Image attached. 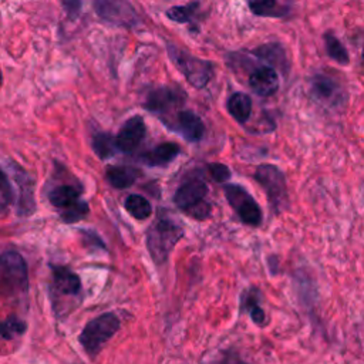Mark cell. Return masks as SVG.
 <instances>
[{
	"instance_id": "obj_18",
	"label": "cell",
	"mask_w": 364,
	"mask_h": 364,
	"mask_svg": "<svg viewBox=\"0 0 364 364\" xmlns=\"http://www.w3.org/2000/svg\"><path fill=\"white\" fill-rule=\"evenodd\" d=\"M226 108L236 122L245 124L252 114V100L245 92H233L228 98Z\"/></svg>"
},
{
	"instance_id": "obj_24",
	"label": "cell",
	"mask_w": 364,
	"mask_h": 364,
	"mask_svg": "<svg viewBox=\"0 0 364 364\" xmlns=\"http://www.w3.org/2000/svg\"><path fill=\"white\" fill-rule=\"evenodd\" d=\"M199 7H200L199 1H192L188 4H182V6H173L166 10V17L179 24L191 23L193 20V17L196 16Z\"/></svg>"
},
{
	"instance_id": "obj_29",
	"label": "cell",
	"mask_w": 364,
	"mask_h": 364,
	"mask_svg": "<svg viewBox=\"0 0 364 364\" xmlns=\"http://www.w3.org/2000/svg\"><path fill=\"white\" fill-rule=\"evenodd\" d=\"M11 200V186L6 173L0 169V208Z\"/></svg>"
},
{
	"instance_id": "obj_2",
	"label": "cell",
	"mask_w": 364,
	"mask_h": 364,
	"mask_svg": "<svg viewBox=\"0 0 364 364\" xmlns=\"http://www.w3.org/2000/svg\"><path fill=\"white\" fill-rule=\"evenodd\" d=\"M168 55L193 88L203 90L213 78L215 64L212 61L196 57L175 44L168 46Z\"/></svg>"
},
{
	"instance_id": "obj_11",
	"label": "cell",
	"mask_w": 364,
	"mask_h": 364,
	"mask_svg": "<svg viewBox=\"0 0 364 364\" xmlns=\"http://www.w3.org/2000/svg\"><path fill=\"white\" fill-rule=\"evenodd\" d=\"M310 90L313 97L327 105H336L343 101L341 85L327 74H316L310 81Z\"/></svg>"
},
{
	"instance_id": "obj_3",
	"label": "cell",
	"mask_w": 364,
	"mask_h": 364,
	"mask_svg": "<svg viewBox=\"0 0 364 364\" xmlns=\"http://www.w3.org/2000/svg\"><path fill=\"white\" fill-rule=\"evenodd\" d=\"M209 186L202 179L183 182L173 195L175 205L196 220H205L212 213V205L206 200Z\"/></svg>"
},
{
	"instance_id": "obj_31",
	"label": "cell",
	"mask_w": 364,
	"mask_h": 364,
	"mask_svg": "<svg viewBox=\"0 0 364 364\" xmlns=\"http://www.w3.org/2000/svg\"><path fill=\"white\" fill-rule=\"evenodd\" d=\"M361 58H363V64H364V47H363V53H361Z\"/></svg>"
},
{
	"instance_id": "obj_30",
	"label": "cell",
	"mask_w": 364,
	"mask_h": 364,
	"mask_svg": "<svg viewBox=\"0 0 364 364\" xmlns=\"http://www.w3.org/2000/svg\"><path fill=\"white\" fill-rule=\"evenodd\" d=\"M215 364H250L235 353H225Z\"/></svg>"
},
{
	"instance_id": "obj_20",
	"label": "cell",
	"mask_w": 364,
	"mask_h": 364,
	"mask_svg": "<svg viewBox=\"0 0 364 364\" xmlns=\"http://www.w3.org/2000/svg\"><path fill=\"white\" fill-rule=\"evenodd\" d=\"M107 181L118 189H125L138 179L139 172L135 168L131 166H109L107 169Z\"/></svg>"
},
{
	"instance_id": "obj_25",
	"label": "cell",
	"mask_w": 364,
	"mask_h": 364,
	"mask_svg": "<svg viewBox=\"0 0 364 364\" xmlns=\"http://www.w3.org/2000/svg\"><path fill=\"white\" fill-rule=\"evenodd\" d=\"M26 328L27 326L21 318L10 316L0 321V337L3 340H11L13 337L23 336L26 333Z\"/></svg>"
},
{
	"instance_id": "obj_15",
	"label": "cell",
	"mask_w": 364,
	"mask_h": 364,
	"mask_svg": "<svg viewBox=\"0 0 364 364\" xmlns=\"http://www.w3.org/2000/svg\"><path fill=\"white\" fill-rule=\"evenodd\" d=\"M260 300H262V294H260L259 289H256V287L246 289L240 297V310L246 311L255 324L264 326L266 313L260 306Z\"/></svg>"
},
{
	"instance_id": "obj_32",
	"label": "cell",
	"mask_w": 364,
	"mask_h": 364,
	"mask_svg": "<svg viewBox=\"0 0 364 364\" xmlns=\"http://www.w3.org/2000/svg\"><path fill=\"white\" fill-rule=\"evenodd\" d=\"M0 85H1V71H0Z\"/></svg>"
},
{
	"instance_id": "obj_6",
	"label": "cell",
	"mask_w": 364,
	"mask_h": 364,
	"mask_svg": "<svg viewBox=\"0 0 364 364\" xmlns=\"http://www.w3.org/2000/svg\"><path fill=\"white\" fill-rule=\"evenodd\" d=\"M27 289V264L21 255L9 250L0 255V296L9 297Z\"/></svg>"
},
{
	"instance_id": "obj_16",
	"label": "cell",
	"mask_w": 364,
	"mask_h": 364,
	"mask_svg": "<svg viewBox=\"0 0 364 364\" xmlns=\"http://www.w3.org/2000/svg\"><path fill=\"white\" fill-rule=\"evenodd\" d=\"M53 287L58 294L77 296L81 290L80 277L67 267H57L53 273Z\"/></svg>"
},
{
	"instance_id": "obj_22",
	"label": "cell",
	"mask_w": 364,
	"mask_h": 364,
	"mask_svg": "<svg viewBox=\"0 0 364 364\" xmlns=\"http://www.w3.org/2000/svg\"><path fill=\"white\" fill-rule=\"evenodd\" d=\"M78 198H80L78 191L70 185L57 186L50 193V202L54 206L61 208V209H65V208L74 205L75 202H78Z\"/></svg>"
},
{
	"instance_id": "obj_9",
	"label": "cell",
	"mask_w": 364,
	"mask_h": 364,
	"mask_svg": "<svg viewBox=\"0 0 364 364\" xmlns=\"http://www.w3.org/2000/svg\"><path fill=\"white\" fill-rule=\"evenodd\" d=\"M97 14L112 24L131 27L136 24L138 16L135 9L127 1H112V0H98L94 3Z\"/></svg>"
},
{
	"instance_id": "obj_12",
	"label": "cell",
	"mask_w": 364,
	"mask_h": 364,
	"mask_svg": "<svg viewBox=\"0 0 364 364\" xmlns=\"http://www.w3.org/2000/svg\"><path fill=\"white\" fill-rule=\"evenodd\" d=\"M173 125V131H176L188 142H199L206 131L202 118L191 109L178 111Z\"/></svg>"
},
{
	"instance_id": "obj_28",
	"label": "cell",
	"mask_w": 364,
	"mask_h": 364,
	"mask_svg": "<svg viewBox=\"0 0 364 364\" xmlns=\"http://www.w3.org/2000/svg\"><path fill=\"white\" fill-rule=\"evenodd\" d=\"M208 171H209V175L210 178L218 182V183H225L228 182L230 178H232V172H230V168L225 164H220V162H212L208 165Z\"/></svg>"
},
{
	"instance_id": "obj_27",
	"label": "cell",
	"mask_w": 364,
	"mask_h": 364,
	"mask_svg": "<svg viewBox=\"0 0 364 364\" xmlns=\"http://www.w3.org/2000/svg\"><path fill=\"white\" fill-rule=\"evenodd\" d=\"M88 213V205L85 202H75L74 205L63 209L61 212V218L65 220V222H75V220H80L82 219L85 215Z\"/></svg>"
},
{
	"instance_id": "obj_26",
	"label": "cell",
	"mask_w": 364,
	"mask_h": 364,
	"mask_svg": "<svg viewBox=\"0 0 364 364\" xmlns=\"http://www.w3.org/2000/svg\"><path fill=\"white\" fill-rule=\"evenodd\" d=\"M92 148L101 159H105L114 155L117 149L115 138H112L109 134H97L92 139Z\"/></svg>"
},
{
	"instance_id": "obj_10",
	"label": "cell",
	"mask_w": 364,
	"mask_h": 364,
	"mask_svg": "<svg viewBox=\"0 0 364 364\" xmlns=\"http://www.w3.org/2000/svg\"><path fill=\"white\" fill-rule=\"evenodd\" d=\"M146 127L144 118L139 115L131 117L124 122L119 132L115 136L117 149L122 152H132L144 139Z\"/></svg>"
},
{
	"instance_id": "obj_7",
	"label": "cell",
	"mask_w": 364,
	"mask_h": 364,
	"mask_svg": "<svg viewBox=\"0 0 364 364\" xmlns=\"http://www.w3.org/2000/svg\"><path fill=\"white\" fill-rule=\"evenodd\" d=\"M223 192L230 208L236 212L245 225L252 228L262 225L263 212L256 199L243 186L236 183H226L223 186Z\"/></svg>"
},
{
	"instance_id": "obj_19",
	"label": "cell",
	"mask_w": 364,
	"mask_h": 364,
	"mask_svg": "<svg viewBox=\"0 0 364 364\" xmlns=\"http://www.w3.org/2000/svg\"><path fill=\"white\" fill-rule=\"evenodd\" d=\"M247 7L255 16L259 17H284L290 13V6L286 3H279L276 0H263V1H249Z\"/></svg>"
},
{
	"instance_id": "obj_5",
	"label": "cell",
	"mask_w": 364,
	"mask_h": 364,
	"mask_svg": "<svg viewBox=\"0 0 364 364\" xmlns=\"http://www.w3.org/2000/svg\"><path fill=\"white\" fill-rule=\"evenodd\" d=\"M255 179L264 189L273 212H283L289 205V195L286 176L282 169L272 164H260L255 171Z\"/></svg>"
},
{
	"instance_id": "obj_23",
	"label": "cell",
	"mask_w": 364,
	"mask_h": 364,
	"mask_svg": "<svg viewBox=\"0 0 364 364\" xmlns=\"http://www.w3.org/2000/svg\"><path fill=\"white\" fill-rule=\"evenodd\" d=\"M125 209L128 210V213L131 216H134L135 219H146L151 216L152 213V206L151 203L141 195H129L125 199Z\"/></svg>"
},
{
	"instance_id": "obj_4",
	"label": "cell",
	"mask_w": 364,
	"mask_h": 364,
	"mask_svg": "<svg viewBox=\"0 0 364 364\" xmlns=\"http://www.w3.org/2000/svg\"><path fill=\"white\" fill-rule=\"evenodd\" d=\"M119 318L114 313H104L90 320L78 337L84 351L91 357L97 355L102 346L119 330Z\"/></svg>"
},
{
	"instance_id": "obj_13",
	"label": "cell",
	"mask_w": 364,
	"mask_h": 364,
	"mask_svg": "<svg viewBox=\"0 0 364 364\" xmlns=\"http://www.w3.org/2000/svg\"><path fill=\"white\" fill-rule=\"evenodd\" d=\"M247 84L250 90L259 97H270L276 94L280 87L279 74L274 68L269 65L255 68L247 78Z\"/></svg>"
},
{
	"instance_id": "obj_8",
	"label": "cell",
	"mask_w": 364,
	"mask_h": 364,
	"mask_svg": "<svg viewBox=\"0 0 364 364\" xmlns=\"http://www.w3.org/2000/svg\"><path fill=\"white\" fill-rule=\"evenodd\" d=\"M186 100V94L181 87H158L148 92L144 107L156 115H169V112L181 107Z\"/></svg>"
},
{
	"instance_id": "obj_17",
	"label": "cell",
	"mask_w": 364,
	"mask_h": 364,
	"mask_svg": "<svg viewBox=\"0 0 364 364\" xmlns=\"http://www.w3.org/2000/svg\"><path fill=\"white\" fill-rule=\"evenodd\" d=\"M252 54L257 55L263 61H267L269 67H272V68H274V67L282 68L283 73H287V70H289V61L286 57V51L279 43L263 44V46L252 50Z\"/></svg>"
},
{
	"instance_id": "obj_14",
	"label": "cell",
	"mask_w": 364,
	"mask_h": 364,
	"mask_svg": "<svg viewBox=\"0 0 364 364\" xmlns=\"http://www.w3.org/2000/svg\"><path fill=\"white\" fill-rule=\"evenodd\" d=\"M181 152V146L175 142H162L145 152L141 159L149 166H166L171 164Z\"/></svg>"
},
{
	"instance_id": "obj_1",
	"label": "cell",
	"mask_w": 364,
	"mask_h": 364,
	"mask_svg": "<svg viewBox=\"0 0 364 364\" xmlns=\"http://www.w3.org/2000/svg\"><path fill=\"white\" fill-rule=\"evenodd\" d=\"M183 235L185 230L181 223L171 218H158L146 232V247L151 259L156 264L165 263Z\"/></svg>"
},
{
	"instance_id": "obj_21",
	"label": "cell",
	"mask_w": 364,
	"mask_h": 364,
	"mask_svg": "<svg viewBox=\"0 0 364 364\" xmlns=\"http://www.w3.org/2000/svg\"><path fill=\"white\" fill-rule=\"evenodd\" d=\"M323 40H324V46H326V53L333 61H336L340 65H348L350 64L348 51L346 50L343 43L331 31H326L323 34Z\"/></svg>"
}]
</instances>
